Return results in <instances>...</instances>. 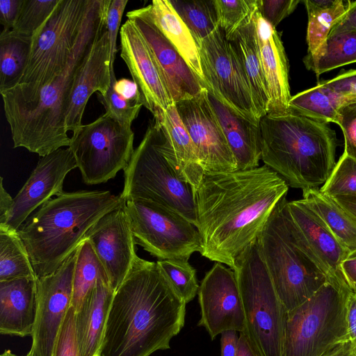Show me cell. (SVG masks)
<instances>
[{"mask_svg":"<svg viewBox=\"0 0 356 356\" xmlns=\"http://www.w3.org/2000/svg\"><path fill=\"white\" fill-rule=\"evenodd\" d=\"M60 0H23L14 32L33 37L44 25Z\"/></svg>","mask_w":356,"mask_h":356,"instance_id":"obj_40","label":"cell"},{"mask_svg":"<svg viewBox=\"0 0 356 356\" xmlns=\"http://www.w3.org/2000/svg\"><path fill=\"white\" fill-rule=\"evenodd\" d=\"M343 275L352 290V286L356 284V257L347 258L341 264Z\"/></svg>","mask_w":356,"mask_h":356,"instance_id":"obj_53","label":"cell"},{"mask_svg":"<svg viewBox=\"0 0 356 356\" xmlns=\"http://www.w3.org/2000/svg\"><path fill=\"white\" fill-rule=\"evenodd\" d=\"M352 291L356 294V284L353 285V286H352Z\"/></svg>","mask_w":356,"mask_h":356,"instance_id":"obj_60","label":"cell"},{"mask_svg":"<svg viewBox=\"0 0 356 356\" xmlns=\"http://www.w3.org/2000/svg\"><path fill=\"white\" fill-rule=\"evenodd\" d=\"M204 327L214 339L229 330L243 332L245 314L238 284L233 269L217 262L206 274L198 290Z\"/></svg>","mask_w":356,"mask_h":356,"instance_id":"obj_18","label":"cell"},{"mask_svg":"<svg viewBox=\"0 0 356 356\" xmlns=\"http://www.w3.org/2000/svg\"><path fill=\"white\" fill-rule=\"evenodd\" d=\"M353 257H356V251L350 252L349 254L348 258H353Z\"/></svg>","mask_w":356,"mask_h":356,"instance_id":"obj_59","label":"cell"},{"mask_svg":"<svg viewBox=\"0 0 356 356\" xmlns=\"http://www.w3.org/2000/svg\"><path fill=\"white\" fill-rule=\"evenodd\" d=\"M350 31H356V1H348L345 13L334 24L330 34Z\"/></svg>","mask_w":356,"mask_h":356,"instance_id":"obj_50","label":"cell"},{"mask_svg":"<svg viewBox=\"0 0 356 356\" xmlns=\"http://www.w3.org/2000/svg\"><path fill=\"white\" fill-rule=\"evenodd\" d=\"M124 203L109 191L64 192L31 214L17 233L37 277L58 268L102 216Z\"/></svg>","mask_w":356,"mask_h":356,"instance_id":"obj_4","label":"cell"},{"mask_svg":"<svg viewBox=\"0 0 356 356\" xmlns=\"http://www.w3.org/2000/svg\"><path fill=\"white\" fill-rule=\"evenodd\" d=\"M147 8L154 23L178 50L205 88L197 44L169 0H153Z\"/></svg>","mask_w":356,"mask_h":356,"instance_id":"obj_29","label":"cell"},{"mask_svg":"<svg viewBox=\"0 0 356 356\" xmlns=\"http://www.w3.org/2000/svg\"><path fill=\"white\" fill-rule=\"evenodd\" d=\"M236 52L250 88L257 118L268 113L269 94L262 68L254 16L229 40Z\"/></svg>","mask_w":356,"mask_h":356,"instance_id":"obj_28","label":"cell"},{"mask_svg":"<svg viewBox=\"0 0 356 356\" xmlns=\"http://www.w3.org/2000/svg\"><path fill=\"white\" fill-rule=\"evenodd\" d=\"M0 356H17L15 354H13L10 350H5L3 353ZM25 356H33L32 354L29 352Z\"/></svg>","mask_w":356,"mask_h":356,"instance_id":"obj_58","label":"cell"},{"mask_svg":"<svg viewBox=\"0 0 356 356\" xmlns=\"http://www.w3.org/2000/svg\"><path fill=\"white\" fill-rule=\"evenodd\" d=\"M236 356H259L243 332H240Z\"/></svg>","mask_w":356,"mask_h":356,"instance_id":"obj_55","label":"cell"},{"mask_svg":"<svg viewBox=\"0 0 356 356\" xmlns=\"http://www.w3.org/2000/svg\"><path fill=\"white\" fill-rule=\"evenodd\" d=\"M302 197L350 253L356 251V218L318 188L302 191Z\"/></svg>","mask_w":356,"mask_h":356,"instance_id":"obj_30","label":"cell"},{"mask_svg":"<svg viewBox=\"0 0 356 356\" xmlns=\"http://www.w3.org/2000/svg\"><path fill=\"white\" fill-rule=\"evenodd\" d=\"M205 88L234 112L259 122L246 76L232 43L218 27L197 44Z\"/></svg>","mask_w":356,"mask_h":356,"instance_id":"obj_13","label":"cell"},{"mask_svg":"<svg viewBox=\"0 0 356 356\" xmlns=\"http://www.w3.org/2000/svg\"><path fill=\"white\" fill-rule=\"evenodd\" d=\"M219 28L229 40L257 11V0H214Z\"/></svg>","mask_w":356,"mask_h":356,"instance_id":"obj_38","label":"cell"},{"mask_svg":"<svg viewBox=\"0 0 356 356\" xmlns=\"http://www.w3.org/2000/svg\"><path fill=\"white\" fill-rule=\"evenodd\" d=\"M321 356H356V352L348 341L336 346Z\"/></svg>","mask_w":356,"mask_h":356,"instance_id":"obj_56","label":"cell"},{"mask_svg":"<svg viewBox=\"0 0 356 356\" xmlns=\"http://www.w3.org/2000/svg\"><path fill=\"white\" fill-rule=\"evenodd\" d=\"M282 211L293 237L306 246L313 261L325 274L327 282L350 292L341 268L350 251L335 237L322 219L302 200L289 202L283 198Z\"/></svg>","mask_w":356,"mask_h":356,"instance_id":"obj_14","label":"cell"},{"mask_svg":"<svg viewBox=\"0 0 356 356\" xmlns=\"http://www.w3.org/2000/svg\"><path fill=\"white\" fill-rule=\"evenodd\" d=\"M116 80L115 76H113L107 92L104 95L98 94L97 96L104 106L105 113L120 124L131 127L143 105L138 101L126 99L120 96L113 87Z\"/></svg>","mask_w":356,"mask_h":356,"instance_id":"obj_42","label":"cell"},{"mask_svg":"<svg viewBox=\"0 0 356 356\" xmlns=\"http://www.w3.org/2000/svg\"><path fill=\"white\" fill-rule=\"evenodd\" d=\"M32 37L3 29L0 35V92L17 85L26 67Z\"/></svg>","mask_w":356,"mask_h":356,"instance_id":"obj_33","label":"cell"},{"mask_svg":"<svg viewBox=\"0 0 356 356\" xmlns=\"http://www.w3.org/2000/svg\"><path fill=\"white\" fill-rule=\"evenodd\" d=\"M232 269L243 306V332L259 356H282L287 311L260 257L257 240L236 258Z\"/></svg>","mask_w":356,"mask_h":356,"instance_id":"obj_7","label":"cell"},{"mask_svg":"<svg viewBox=\"0 0 356 356\" xmlns=\"http://www.w3.org/2000/svg\"><path fill=\"white\" fill-rule=\"evenodd\" d=\"M99 280L109 283L105 269L90 241L84 238L76 249L73 277L72 307L75 312Z\"/></svg>","mask_w":356,"mask_h":356,"instance_id":"obj_35","label":"cell"},{"mask_svg":"<svg viewBox=\"0 0 356 356\" xmlns=\"http://www.w3.org/2000/svg\"><path fill=\"white\" fill-rule=\"evenodd\" d=\"M113 87L115 90L124 99L140 102L138 88L134 81L127 79H121L116 80Z\"/></svg>","mask_w":356,"mask_h":356,"instance_id":"obj_52","label":"cell"},{"mask_svg":"<svg viewBox=\"0 0 356 356\" xmlns=\"http://www.w3.org/2000/svg\"><path fill=\"white\" fill-rule=\"evenodd\" d=\"M75 310L69 309L56 340L52 356H81L76 337Z\"/></svg>","mask_w":356,"mask_h":356,"instance_id":"obj_43","label":"cell"},{"mask_svg":"<svg viewBox=\"0 0 356 356\" xmlns=\"http://www.w3.org/2000/svg\"><path fill=\"white\" fill-rule=\"evenodd\" d=\"M320 191L333 198L356 197V159L343 153Z\"/></svg>","mask_w":356,"mask_h":356,"instance_id":"obj_41","label":"cell"},{"mask_svg":"<svg viewBox=\"0 0 356 356\" xmlns=\"http://www.w3.org/2000/svg\"><path fill=\"white\" fill-rule=\"evenodd\" d=\"M110 0H92L72 58L63 72L28 102L3 105L14 147L44 156L69 147L65 118L76 75L105 22Z\"/></svg>","mask_w":356,"mask_h":356,"instance_id":"obj_3","label":"cell"},{"mask_svg":"<svg viewBox=\"0 0 356 356\" xmlns=\"http://www.w3.org/2000/svg\"><path fill=\"white\" fill-rule=\"evenodd\" d=\"M136 244L159 260L186 259L202 249L197 227L163 204L143 199L125 202Z\"/></svg>","mask_w":356,"mask_h":356,"instance_id":"obj_11","label":"cell"},{"mask_svg":"<svg viewBox=\"0 0 356 356\" xmlns=\"http://www.w3.org/2000/svg\"><path fill=\"white\" fill-rule=\"evenodd\" d=\"M156 264L186 304L193 300L200 286L188 260H158Z\"/></svg>","mask_w":356,"mask_h":356,"instance_id":"obj_39","label":"cell"},{"mask_svg":"<svg viewBox=\"0 0 356 356\" xmlns=\"http://www.w3.org/2000/svg\"><path fill=\"white\" fill-rule=\"evenodd\" d=\"M145 40L172 102L193 97L204 88L174 45L154 23L147 6L127 13Z\"/></svg>","mask_w":356,"mask_h":356,"instance_id":"obj_20","label":"cell"},{"mask_svg":"<svg viewBox=\"0 0 356 356\" xmlns=\"http://www.w3.org/2000/svg\"><path fill=\"white\" fill-rule=\"evenodd\" d=\"M37 279L0 282V333L31 336L37 313Z\"/></svg>","mask_w":356,"mask_h":356,"instance_id":"obj_25","label":"cell"},{"mask_svg":"<svg viewBox=\"0 0 356 356\" xmlns=\"http://www.w3.org/2000/svg\"><path fill=\"white\" fill-rule=\"evenodd\" d=\"M348 102L350 101L320 82L291 97L289 107L296 114L327 124H337L339 108Z\"/></svg>","mask_w":356,"mask_h":356,"instance_id":"obj_31","label":"cell"},{"mask_svg":"<svg viewBox=\"0 0 356 356\" xmlns=\"http://www.w3.org/2000/svg\"><path fill=\"white\" fill-rule=\"evenodd\" d=\"M115 291L99 280L75 312L76 337L81 356H99Z\"/></svg>","mask_w":356,"mask_h":356,"instance_id":"obj_27","label":"cell"},{"mask_svg":"<svg viewBox=\"0 0 356 356\" xmlns=\"http://www.w3.org/2000/svg\"><path fill=\"white\" fill-rule=\"evenodd\" d=\"M346 311L349 342L356 352V294L353 291L346 296Z\"/></svg>","mask_w":356,"mask_h":356,"instance_id":"obj_49","label":"cell"},{"mask_svg":"<svg viewBox=\"0 0 356 356\" xmlns=\"http://www.w3.org/2000/svg\"><path fill=\"white\" fill-rule=\"evenodd\" d=\"M120 56L138 88L139 102L153 115L172 102L143 37L129 19L120 30Z\"/></svg>","mask_w":356,"mask_h":356,"instance_id":"obj_21","label":"cell"},{"mask_svg":"<svg viewBox=\"0 0 356 356\" xmlns=\"http://www.w3.org/2000/svg\"><path fill=\"white\" fill-rule=\"evenodd\" d=\"M153 115L161 130L159 148L161 153L179 178L191 185L194 191L205 172L175 103L166 110H157Z\"/></svg>","mask_w":356,"mask_h":356,"instance_id":"obj_23","label":"cell"},{"mask_svg":"<svg viewBox=\"0 0 356 356\" xmlns=\"http://www.w3.org/2000/svg\"><path fill=\"white\" fill-rule=\"evenodd\" d=\"M161 130L154 122L148 127L124 170L126 201L151 200L171 208L197 226L194 191L177 175L159 148Z\"/></svg>","mask_w":356,"mask_h":356,"instance_id":"obj_9","label":"cell"},{"mask_svg":"<svg viewBox=\"0 0 356 356\" xmlns=\"http://www.w3.org/2000/svg\"><path fill=\"white\" fill-rule=\"evenodd\" d=\"M128 3L127 0H110L106 14V24L110 45L111 69L113 73V64L117 53V37L122 14Z\"/></svg>","mask_w":356,"mask_h":356,"instance_id":"obj_46","label":"cell"},{"mask_svg":"<svg viewBox=\"0 0 356 356\" xmlns=\"http://www.w3.org/2000/svg\"><path fill=\"white\" fill-rule=\"evenodd\" d=\"M308 14L307 54H314L327 38L334 24L345 13L342 0H305Z\"/></svg>","mask_w":356,"mask_h":356,"instance_id":"obj_34","label":"cell"},{"mask_svg":"<svg viewBox=\"0 0 356 356\" xmlns=\"http://www.w3.org/2000/svg\"><path fill=\"white\" fill-rule=\"evenodd\" d=\"M300 3L299 0H257V12L273 27L289 16Z\"/></svg>","mask_w":356,"mask_h":356,"instance_id":"obj_45","label":"cell"},{"mask_svg":"<svg viewBox=\"0 0 356 356\" xmlns=\"http://www.w3.org/2000/svg\"><path fill=\"white\" fill-rule=\"evenodd\" d=\"M18 278L38 277L17 231L0 230V282Z\"/></svg>","mask_w":356,"mask_h":356,"instance_id":"obj_36","label":"cell"},{"mask_svg":"<svg viewBox=\"0 0 356 356\" xmlns=\"http://www.w3.org/2000/svg\"><path fill=\"white\" fill-rule=\"evenodd\" d=\"M261 159L292 188L323 185L335 165L336 134L327 123L293 112L259 120Z\"/></svg>","mask_w":356,"mask_h":356,"instance_id":"obj_5","label":"cell"},{"mask_svg":"<svg viewBox=\"0 0 356 356\" xmlns=\"http://www.w3.org/2000/svg\"><path fill=\"white\" fill-rule=\"evenodd\" d=\"M288 190L286 181L266 165L205 172L194 191L201 255L232 269Z\"/></svg>","mask_w":356,"mask_h":356,"instance_id":"obj_1","label":"cell"},{"mask_svg":"<svg viewBox=\"0 0 356 356\" xmlns=\"http://www.w3.org/2000/svg\"><path fill=\"white\" fill-rule=\"evenodd\" d=\"M178 114L195 145L204 172L237 170L234 154L204 88L197 95L175 103Z\"/></svg>","mask_w":356,"mask_h":356,"instance_id":"obj_16","label":"cell"},{"mask_svg":"<svg viewBox=\"0 0 356 356\" xmlns=\"http://www.w3.org/2000/svg\"><path fill=\"white\" fill-rule=\"evenodd\" d=\"M23 0H1L0 22L5 30H12L17 19Z\"/></svg>","mask_w":356,"mask_h":356,"instance_id":"obj_48","label":"cell"},{"mask_svg":"<svg viewBox=\"0 0 356 356\" xmlns=\"http://www.w3.org/2000/svg\"><path fill=\"white\" fill-rule=\"evenodd\" d=\"M134 134L104 113L82 124L70 138V148L88 185L105 183L124 170L131 158Z\"/></svg>","mask_w":356,"mask_h":356,"instance_id":"obj_12","label":"cell"},{"mask_svg":"<svg viewBox=\"0 0 356 356\" xmlns=\"http://www.w3.org/2000/svg\"><path fill=\"white\" fill-rule=\"evenodd\" d=\"M220 334L221 356H236L239 337L237 331L226 330Z\"/></svg>","mask_w":356,"mask_h":356,"instance_id":"obj_51","label":"cell"},{"mask_svg":"<svg viewBox=\"0 0 356 356\" xmlns=\"http://www.w3.org/2000/svg\"><path fill=\"white\" fill-rule=\"evenodd\" d=\"M207 90L209 101L236 159L237 170L259 167L261 156L259 122H252L238 115L210 90Z\"/></svg>","mask_w":356,"mask_h":356,"instance_id":"obj_26","label":"cell"},{"mask_svg":"<svg viewBox=\"0 0 356 356\" xmlns=\"http://www.w3.org/2000/svg\"><path fill=\"white\" fill-rule=\"evenodd\" d=\"M186 303L156 262L138 257L114 293L99 356H149L169 349Z\"/></svg>","mask_w":356,"mask_h":356,"instance_id":"obj_2","label":"cell"},{"mask_svg":"<svg viewBox=\"0 0 356 356\" xmlns=\"http://www.w3.org/2000/svg\"><path fill=\"white\" fill-rule=\"evenodd\" d=\"M348 293L327 282L306 302L287 312L282 356H321L348 342Z\"/></svg>","mask_w":356,"mask_h":356,"instance_id":"obj_10","label":"cell"},{"mask_svg":"<svg viewBox=\"0 0 356 356\" xmlns=\"http://www.w3.org/2000/svg\"><path fill=\"white\" fill-rule=\"evenodd\" d=\"M115 74L111 69L110 45L106 19L81 65L70 92L65 118L67 131L75 132L82 124L86 104L95 92L104 95Z\"/></svg>","mask_w":356,"mask_h":356,"instance_id":"obj_22","label":"cell"},{"mask_svg":"<svg viewBox=\"0 0 356 356\" xmlns=\"http://www.w3.org/2000/svg\"><path fill=\"white\" fill-rule=\"evenodd\" d=\"M337 124L344 138V151L346 155L356 159V100L342 105L339 111Z\"/></svg>","mask_w":356,"mask_h":356,"instance_id":"obj_44","label":"cell"},{"mask_svg":"<svg viewBox=\"0 0 356 356\" xmlns=\"http://www.w3.org/2000/svg\"><path fill=\"white\" fill-rule=\"evenodd\" d=\"M13 199L3 185V177L0 181V223L3 222L8 214L13 204Z\"/></svg>","mask_w":356,"mask_h":356,"instance_id":"obj_54","label":"cell"},{"mask_svg":"<svg viewBox=\"0 0 356 356\" xmlns=\"http://www.w3.org/2000/svg\"><path fill=\"white\" fill-rule=\"evenodd\" d=\"M262 68L269 94L268 113L291 112V98L289 83V63L285 50L276 29L257 11L254 15Z\"/></svg>","mask_w":356,"mask_h":356,"instance_id":"obj_24","label":"cell"},{"mask_svg":"<svg viewBox=\"0 0 356 356\" xmlns=\"http://www.w3.org/2000/svg\"><path fill=\"white\" fill-rule=\"evenodd\" d=\"M334 199L356 218V197H339Z\"/></svg>","mask_w":356,"mask_h":356,"instance_id":"obj_57","label":"cell"},{"mask_svg":"<svg viewBox=\"0 0 356 356\" xmlns=\"http://www.w3.org/2000/svg\"><path fill=\"white\" fill-rule=\"evenodd\" d=\"M92 0H60L32 37L29 58L15 87L1 92L3 105L28 102L66 68L75 51Z\"/></svg>","mask_w":356,"mask_h":356,"instance_id":"obj_6","label":"cell"},{"mask_svg":"<svg viewBox=\"0 0 356 356\" xmlns=\"http://www.w3.org/2000/svg\"><path fill=\"white\" fill-rule=\"evenodd\" d=\"M85 238L90 241L105 269L111 287L115 291L138 257L125 203L102 216L88 230Z\"/></svg>","mask_w":356,"mask_h":356,"instance_id":"obj_19","label":"cell"},{"mask_svg":"<svg viewBox=\"0 0 356 356\" xmlns=\"http://www.w3.org/2000/svg\"><path fill=\"white\" fill-rule=\"evenodd\" d=\"M321 83L348 100H356V70L346 71Z\"/></svg>","mask_w":356,"mask_h":356,"instance_id":"obj_47","label":"cell"},{"mask_svg":"<svg viewBox=\"0 0 356 356\" xmlns=\"http://www.w3.org/2000/svg\"><path fill=\"white\" fill-rule=\"evenodd\" d=\"M76 250L54 272L38 277L37 313L31 335L33 356H52L54 344L72 306Z\"/></svg>","mask_w":356,"mask_h":356,"instance_id":"obj_15","label":"cell"},{"mask_svg":"<svg viewBox=\"0 0 356 356\" xmlns=\"http://www.w3.org/2000/svg\"><path fill=\"white\" fill-rule=\"evenodd\" d=\"M303 63L316 76L356 63V31L330 34L314 54L304 57Z\"/></svg>","mask_w":356,"mask_h":356,"instance_id":"obj_32","label":"cell"},{"mask_svg":"<svg viewBox=\"0 0 356 356\" xmlns=\"http://www.w3.org/2000/svg\"><path fill=\"white\" fill-rule=\"evenodd\" d=\"M76 168L77 164L70 147H62L42 156L13 197L8 214L0 223V230L17 232L36 209L52 199V196L64 193L65 178Z\"/></svg>","mask_w":356,"mask_h":356,"instance_id":"obj_17","label":"cell"},{"mask_svg":"<svg viewBox=\"0 0 356 356\" xmlns=\"http://www.w3.org/2000/svg\"><path fill=\"white\" fill-rule=\"evenodd\" d=\"M197 44L210 35L218 22L214 0H169Z\"/></svg>","mask_w":356,"mask_h":356,"instance_id":"obj_37","label":"cell"},{"mask_svg":"<svg viewBox=\"0 0 356 356\" xmlns=\"http://www.w3.org/2000/svg\"><path fill=\"white\" fill-rule=\"evenodd\" d=\"M283 197L259 234L257 244L277 295L289 312L309 299L327 279L293 242L283 216Z\"/></svg>","mask_w":356,"mask_h":356,"instance_id":"obj_8","label":"cell"}]
</instances>
